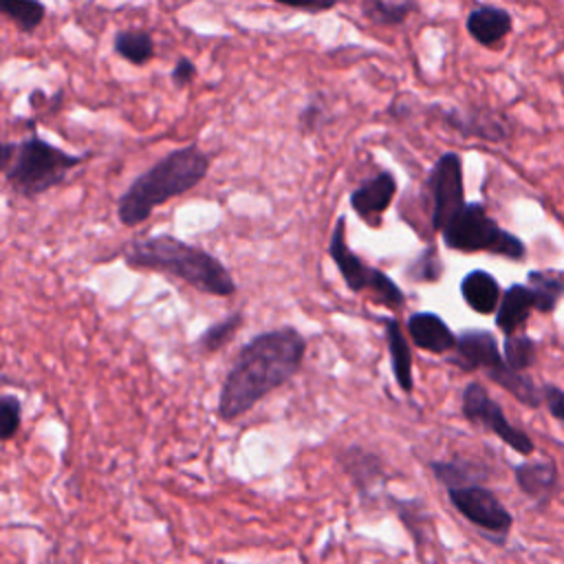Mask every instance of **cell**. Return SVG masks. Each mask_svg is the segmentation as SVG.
Masks as SVG:
<instances>
[{
  "mask_svg": "<svg viewBox=\"0 0 564 564\" xmlns=\"http://www.w3.org/2000/svg\"><path fill=\"white\" fill-rule=\"evenodd\" d=\"M304 352L306 339L293 326L253 335L240 348L223 379L218 416L223 421H236L249 412L260 399L300 372Z\"/></svg>",
  "mask_w": 564,
  "mask_h": 564,
  "instance_id": "cell-1",
  "label": "cell"
},
{
  "mask_svg": "<svg viewBox=\"0 0 564 564\" xmlns=\"http://www.w3.org/2000/svg\"><path fill=\"white\" fill-rule=\"evenodd\" d=\"M123 260L132 269H148L178 278L207 295L229 297L236 293L234 275L216 256L170 234L132 240L123 249Z\"/></svg>",
  "mask_w": 564,
  "mask_h": 564,
  "instance_id": "cell-2",
  "label": "cell"
},
{
  "mask_svg": "<svg viewBox=\"0 0 564 564\" xmlns=\"http://www.w3.org/2000/svg\"><path fill=\"white\" fill-rule=\"evenodd\" d=\"M209 170V156L198 145H183L141 172L119 196L117 218L123 227L145 223L170 198L194 189Z\"/></svg>",
  "mask_w": 564,
  "mask_h": 564,
  "instance_id": "cell-3",
  "label": "cell"
},
{
  "mask_svg": "<svg viewBox=\"0 0 564 564\" xmlns=\"http://www.w3.org/2000/svg\"><path fill=\"white\" fill-rule=\"evenodd\" d=\"M86 159V154H70L33 132L15 143L13 159L2 172L13 194L35 198L46 189L64 183L66 174L82 165Z\"/></svg>",
  "mask_w": 564,
  "mask_h": 564,
  "instance_id": "cell-4",
  "label": "cell"
},
{
  "mask_svg": "<svg viewBox=\"0 0 564 564\" xmlns=\"http://www.w3.org/2000/svg\"><path fill=\"white\" fill-rule=\"evenodd\" d=\"M452 364L460 366L463 370H482L494 383L505 388L509 394H513L520 403L529 408H538L542 403V392L535 388V383L507 366L496 337L485 328H467L458 335L456 348H454Z\"/></svg>",
  "mask_w": 564,
  "mask_h": 564,
  "instance_id": "cell-5",
  "label": "cell"
},
{
  "mask_svg": "<svg viewBox=\"0 0 564 564\" xmlns=\"http://www.w3.org/2000/svg\"><path fill=\"white\" fill-rule=\"evenodd\" d=\"M445 247L454 251H489L496 256H505L511 260H522L527 249L524 242L502 229L480 203H467L443 229H441Z\"/></svg>",
  "mask_w": 564,
  "mask_h": 564,
  "instance_id": "cell-6",
  "label": "cell"
},
{
  "mask_svg": "<svg viewBox=\"0 0 564 564\" xmlns=\"http://www.w3.org/2000/svg\"><path fill=\"white\" fill-rule=\"evenodd\" d=\"M328 256L335 262L339 275L344 278L346 286L355 293L370 291L375 302L388 306V308H401L405 302L403 289L386 275L381 269L366 267L361 258L348 247L346 242V216H339L335 220V227L328 238Z\"/></svg>",
  "mask_w": 564,
  "mask_h": 564,
  "instance_id": "cell-7",
  "label": "cell"
},
{
  "mask_svg": "<svg viewBox=\"0 0 564 564\" xmlns=\"http://www.w3.org/2000/svg\"><path fill=\"white\" fill-rule=\"evenodd\" d=\"M452 507L474 524L489 542L505 544L513 524V516L498 496L482 485H465L447 489Z\"/></svg>",
  "mask_w": 564,
  "mask_h": 564,
  "instance_id": "cell-8",
  "label": "cell"
},
{
  "mask_svg": "<svg viewBox=\"0 0 564 564\" xmlns=\"http://www.w3.org/2000/svg\"><path fill=\"white\" fill-rule=\"evenodd\" d=\"M460 410L463 416L474 423L480 425L485 430H489L491 434H496L505 445H509L513 452L529 456L533 454L535 445L531 441V436L527 432H522L520 427H516L502 412L500 403L494 401L487 392V388H482L480 383L471 381L465 386L463 394H460Z\"/></svg>",
  "mask_w": 564,
  "mask_h": 564,
  "instance_id": "cell-9",
  "label": "cell"
},
{
  "mask_svg": "<svg viewBox=\"0 0 564 564\" xmlns=\"http://www.w3.org/2000/svg\"><path fill=\"white\" fill-rule=\"evenodd\" d=\"M427 189L432 198V227L441 229L467 205L463 183V159L456 152H443L430 170Z\"/></svg>",
  "mask_w": 564,
  "mask_h": 564,
  "instance_id": "cell-10",
  "label": "cell"
},
{
  "mask_svg": "<svg viewBox=\"0 0 564 564\" xmlns=\"http://www.w3.org/2000/svg\"><path fill=\"white\" fill-rule=\"evenodd\" d=\"M397 194V178L390 170H381L368 181H364L359 187L350 194V207L352 212L368 225L379 227L381 214L388 209Z\"/></svg>",
  "mask_w": 564,
  "mask_h": 564,
  "instance_id": "cell-11",
  "label": "cell"
},
{
  "mask_svg": "<svg viewBox=\"0 0 564 564\" xmlns=\"http://www.w3.org/2000/svg\"><path fill=\"white\" fill-rule=\"evenodd\" d=\"M337 463L361 496H370L372 489L386 480L383 460L361 445L344 447L337 454Z\"/></svg>",
  "mask_w": 564,
  "mask_h": 564,
  "instance_id": "cell-12",
  "label": "cell"
},
{
  "mask_svg": "<svg viewBox=\"0 0 564 564\" xmlns=\"http://www.w3.org/2000/svg\"><path fill=\"white\" fill-rule=\"evenodd\" d=\"M408 335L414 341V346L434 352V355H443L456 348V335L452 333V328L445 324V319L432 311H414L410 313L408 322H405Z\"/></svg>",
  "mask_w": 564,
  "mask_h": 564,
  "instance_id": "cell-13",
  "label": "cell"
},
{
  "mask_svg": "<svg viewBox=\"0 0 564 564\" xmlns=\"http://www.w3.org/2000/svg\"><path fill=\"white\" fill-rule=\"evenodd\" d=\"M438 117L456 128L458 132H463L465 137H478V139H487V141H502L509 130H507V123L489 112V110H458V108H449V110H441Z\"/></svg>",
  "mask_w": 564,
  "mask_h": 564,
  "instance_id": "cell-14",
  "label": "cell"
},
{
  "mask_svg": "<svg viewBox=\"0 0 564 564\" xmlns=\"http://www.w3.org/2000/svg\"><path fill=\"white\" fill-rule=\"evenodd\" d=\"M467 33L482 46H494L498 44L505 35H509L513 20L511 13L502 7L494 4H478L467 13L465 20Z\"/></svg>",
  "mask_w": 564,
  "mask_h": 564,
  "instance_id": "cell-15",
  "label": "cell"
},
{
  "mask_svg": "<svg viewBox=\"0 0 564 564\" xmlns=\"http://www.w3.org/2000/svg\"><path fill=\"white\" fill-rule=\"evenodd\" d=\"M386 328V341H388V355H390V368L394 375V381L403 392L414 390V375H412V352L405 339V333L394 317H383L381 319Z\"/></svg>",
  "mask_w": 564,
  "mask_h": 564,
  "instance_id": "cell-16",
  "label": "cell"
},
{
  "mask_svg": "<svg viewBox=\"0 0 564 564\" xmlns=\"http://www.w3.org/2000/svg\"><path fill=\"white\" fill-rule=\"evenodd\" d=\"M460 295L465 304L480 315L498 311L502 297L498 280L482 269H474L460 280Z\"/></svg>",
  "mask_w": 564,
  "mask_h": 564,
  "instance_id": "cell-17",
  "label": "cell"
},
{
  "mask_svg": "<svg viewBox=\"0 0 564 564\" xmlns=\"http://www.w3.org/2000/svg\"><path fill=\"white\" fill-rule=\"evenodd\" d=\"M535 308L533 293L527 284H511L498 304L496 311V326L509 337L516 335V330L527 322L529 313Z\"/></svg>",
  "mask_w": 564,
  "mask_h": 564,
  "instance_id": "cell-18",
  "label": "cell"
},
{
  "mask_svg": "<svg viewBox=\"0 0 564 564\" xmlns=\"http://www.w3.org/2000/svg\"><path fill=\"white\" fill-rule=\"evenodd\" d=\"M516 485L535 502H546L557 485V469L553 463H520L516 469Z\"/></svg>",
  "mask_w": 564,
  "mask_h": 564,
  "instance_id": "cell-19",
  "label": "cell"
},
{
  "mask_svg": "<svg viewBox=\"0 0 564 564\" xmlns=\"http://www.w3.org/2000/svg\"><path fill=\"white\" fill-rule=\"evenodd\" d=\"M112 48L121 59L134 66H143L154 57V40L148 31L141 29L117 31L112 37Z\"/></svg>",
  "mask_w": 564,
  "mask_h": 564,
  "instance_id": "cell-20",
  "label": "cell"
},
{
  "mask_svg": "<svg viewBox=\"0 0 564 564\" xmlns=\"http://www.w3.org/2000/svg\"><path fill=\"white\" fill-rule=\"evenodd\" d=\"M527 282L540 313H551L564 295V275L560 271H531L527 275Z\"/></svg>",
  "mask_w": 564,
  "mask_h": 564,
  "instance_id": "cell-21",
  "label": "cell"
},
{
  "mask_svg": "<svg viewBox=\"0 0 564 564\" xmlns=\"http://www.w3.org/2000/svg\"><path fill=\"white\" fill-rule=\"evenodd\" d=\"M419 9L416 2L412 0H403V2H394V0H370L361 4L364 15L370 22L383 24V26H399L403 24L410 13H414Z\"/></svg>",
  "mask_w": 564,
  "mask_h": 564,
  "instance_id": "cell-22",
  "label": "cell"
},
{
  "mask_svg": "<svg viewBox=\"0 0 564 564\" xmlns=\"http://www.w3.org/2000/svg\"><path fill=\"white\" fill-rule=\"evenodd\" d=\"M0 11L22 31V33H31L35 31L44 15H46V4L37 2V0H2L0 2Z\"/></svg>",
  "mask_w": 564,
  "mask_h": 564,
  "instance_id": "cell-23",
  "label": "cell"
},
{
  "mask_svg": "<svg viewBox=\"0 0 564 564\" xmlns=\"http://www.w3.org/2000/svg\"><path fill=\"white\" fill-rule=\"evenodd\" d=\"M240 326H242V313H240V311H234V313L225 315L220 322L207 326V328L200 333V337H198V341H196L198 350H203V352H216V350H220L227 341H231V337L238 333Z\"/></svg>",
  "mask_w": 564,
  "mask_h": 564,
  "instance_id": "cell-24",
  "label": "cell"
},
{
  "mask_svg": "<svg viewBox=\"0 0 564 564\" xmlns=\"http://www.w3.org/2000/svg\"><path fill=\"white\" fill-rule=\"evenodd\" d=\"M430 469L436 476V480L445 485V489L478 485V471L474 469V465L463 460H432Z\"/></svg>",
  "mask_w": 564,
  "mask_h": 564,
  "instance_id": "cell-25",
  "label": "cell"
},
{
  "mask_svg": "<svg viewBox=\"0 0 564 564\" xmlns=\"http://www.w3.org/2000/svg\"><path fill=\"white\" fill-rule=\"evenodd\" d=\"M507 366L516 372L527 370L535 361V341L527 335H509L505 337V352H502Z\"/></svg>",
  "mask_w": 564,
  "mask_h": 564,
  "instance_id": "cell-26",
  "label": "cell"
},
{
  "mask_svg": "<svg viewBox=\"0 0 564 564\" xmlns=\"http://www.w3.org/2000/svg\"><path fill=\"white\" fill-rule=\"evenodd\" d=\"M443 275V262L434 245H427L408 267V278L414 282H436Z\"/></svg>",
  "mask_w": 564,
  "mask_h": 564,
  "instance_id": "cell-27",
  "label": "cell"
},
{
  "mask_svg": "<svg viewBox=\"0 0 564 564\" xmlns=\"http://www.w3.org/2000/svg\"><path fill=\"white\" fill-rule=\"evenodd\" d=\"M20 421H22V401L15 394L4 392L0 397V438L11 441L20 430Z\"/></svg>",
  "mask_w": 564,
  "mask_h": 564,
  "instance_id": "cell-28",
  "label": "cell"
},
{
  "mask_svg": "<svg viewBox=\"0 0 564 564\" xmlns=\"http://www.w3.org/2000/svg\"><path fill=\"white\" fill-rule=\"evenodd\" d=\"M326 121H328V108L322 101V97H317V95L311 101H306L297 115V123L304 134L317 132Z\"/></svg>",
  "mask_w": 564,
  "mask_h": 564,
  "instance_id": "cell-29",
  "label": "cell"
},
{
  "mask_svg": "<svg viewBox=\"0 0 564 564\" xmlns=\"http://www.w3.org/2000/svg\"><path fill=\"white\" fill-rule=\"evenodd\" d=\"M194 77H196V66H194V62H192L187 55H181V57L176 59L172 73H170L172 84H174L176 88H183V86H187Z\"/></svg>",
  "mask_w": 564,
  "mask_h": 564,
  "instance_id": "cell-30",
  "label": "cell"
},
{
  "mask_svg": "<svg viewBox=\"0 0 564 564\" xmlns=\"http://www.w3.org/2000/svg\"><path fill=\"white\" fill-rule=\"evenodd\" d=\"M542 399H544L551 416H555L557 421H564V390H560L557 386L546 383L542 388Z\"/></svg>",
  "mask_w": 564,
  "mask_h": 564,
  "instance_id": "cell-31",
  "label": "cell"
},
{
  "mask_svg": "<svg viewBox=\"0 0 564 564\" xmlns=\"http://www.w3.org/2000/svg\"><path fill=\"white\" fill-rule=\"evenodd\" d=\"M291 9L297 11H308V13H319V11H328L335 7V2H317V4H306V2H284Z\"/></svg>",
  "mask_w": 564,
  "mask_h": 564,
  "instance_id": "cell-32",
  "label": "cell"
}]
</instances>
